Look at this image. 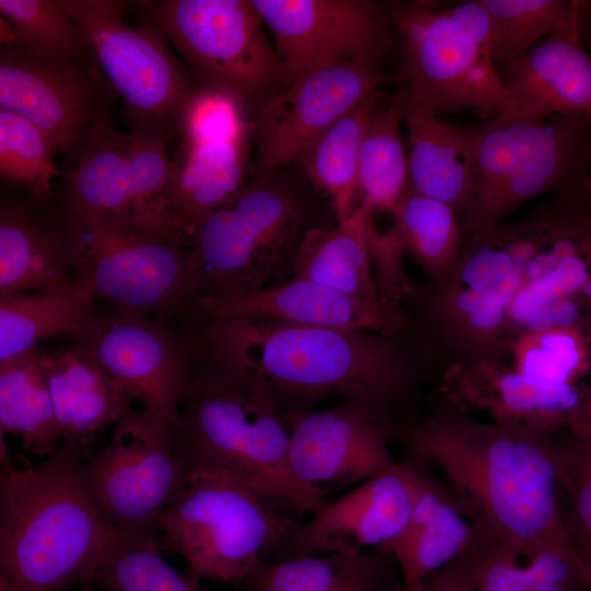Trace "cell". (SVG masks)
<instances>
[{
	"mask_svg": "<svg viewBox=\"0 0 591 591\" xmlns=\"http://www.w3.org/2000/svg\"><path fill=\"white\" fill-rule=\"evenodd\" d=\"M92 583L105 591H209L201 580L165 561L158 533L126 542L97 569Z\"/></svg>",
	"mask_w": 591,
	"mask_h": 591,
	"instance_id": "cell-41",
	"label": "cell"
},
{
	"mask_svg": "<svg viewBox=\"0 0 591 591\" xmlns=\"http://www.w3.org/2000/svg\"><path fill=\"white\" fill-rule=\"evenodd\" d=\"M297 513L228 473L196 468L157 530L161 549L181 555L192 577L242 586L257 566L274 560L300 523Z\"/></svg>",
	"mask_w": 591,
	"mask_h": 591,
	"instance_id": "cell-7",
	"label": "cell"
},
{
	"mask_svg": "<svg viewBox=\"0 0 591 591\" xmlns=\"http://www.w3.org/2000/svg\"><path fill=\"white\" fill-rule=\"evenodd\" d=\"M509 363L532 380L552 385H578L591 372V336L578 327H551L523 336Z\"/></svg>",
	"mask_w": 591,
	"mask_h": 591,
	"instance_id": "cell-40",
	"label": "cell"
},
{
	"mask_svg": "<svg viewBox=\"0 0 591 591\" xmlns=\"http://www.w3.org/2000/svg\"><path fill=\"white\" fill-rule=\"evenodd\" d=\"M392 223L405 253L422 270L425 281L439 278L462 246L463 229L453 208L409 186L392 216Z\"/></svg>",
	"mask_w": 591,
	"mask_h": 591,
	"instance_id": "cell-37",
	"label": "cell"
},
{
	"mask_svg": "<svg viewBox=\"0 0 591 591\" xmlns=\"http://www.w3.org/2000/svg\"><path fill=\"white\" fill-rule=\"evenodd\" d=\"M76 166L65 173L59 200L73 217L134 223L129 132L101 117L88 134ZM135 224V223H134Z\"/></svg>",
	"mask_w": 591,
	"mask_h": 591,
	"instance_id": "cell-28",
	"label": "cell"
},
{
	"mask_svg": "<svg viewBox=\"0 0 591 591\" xmlns=\"http://www.w3.org/2000/svg\"><path fill=\"white\" fill-rule=\"evenodd\" d=\"M43 364L63 440L90 445L132 409L134 399L78 341L43 350Z\"/></svg>",
	"mask_w": 591,
	"mask_h": 591,
	"instance_id": "cell-26",
	"label": "cell"
},
{
	"mask_svg": "<svg viewBox=\"0 0 591 591\" xmlns=\"http://www.w3.org/2000/svg\"><path fill=\"white\" fill-rule=\"evenodd\" d=\"M476 540L470 518L433 476L405 530L389 548L399 570L401 591H420L430 576L461 558Z\"/></svg>",
	"mask_w": 591,
	"mask_h": 591,
	"instance_id": "cell-27",
	"label": "cell"
},
{
	"mask_svg": "<svg viewBox=\"0 0 591 591\" xmlns=\"http://www.w3.org/2000/svg\"><path fill=\"white\" fill-rule=\"evenodd\" d=\"M70 217L76 277L86 280L111 311L146 317L193 316L190 250L185 239L119 219Z\"/></svg>",
	"mask_w": 591,
	"mask_h": 591,
	"instance_id": "cell-10",
	"label": "cell"
},
{
	"mask_svg": "<svg viewBox=\"0 0 591 591\" xmlns=\"http://www.w3.org/2000/svg\"><path fill=\"white\" fill-rule=\"evenodd\" d=\"M432 470L406 455L392 467L327 501L298 523L274 560L310 555L387 549L405 530Z\"/></svg>",
	"mask_w": 591,
	"mask_h": 591,
	"instance_id": "cell-16",
	"label": "cell"
},
{
	"mask_svg": "<svg viewBox=\"0 0 591 591\" xmlns=\"http://www.w3.org/2000/svg\"><path fill=\"white\" fill-rule=\"evenodd\" d=\"M289 84L321 69L362 62L381 67L397 48L389 2L372 0H252ZM288 84V85H289Z\"/></svg>",
	"mask_w": 591,
	"mask_h": 591,
	"instance_id": "cell-14",
	"label": "cell"
},
{
	"mask_svg": "<svg viewBox=\"0 0 591 591\" xmlns=\"http://www.w3.org/2000/svg\"><path fill=\"white\" fill-rule=\"evenodd\" d=\"M196 332L207 348L259 376L282 413L312 410L334 397L357 401L384 421L392 441L420 414L422 386L432 383L403 332L386 336L255 316H197Z\"/></svg>",
	"mask_w": 591,
	"mask_h": 591,
	"instance_id": "cell-2",
	"label": "cell"
},
{
	"mask_svg": "<svg viewBox=\"0 0 591 591\" xmlns=\"http://www.w3.org/2000/svg\"><path fill=\"white\" fill-rule=\"evenodd\" d=\"M76 242L59 200L50 212L3 202L0 210V296L43 291L76 280Z\"/></svg>",
	"mask_w": 591,
	"mask_h": 591,
	"instance_id": "cell-23",
	"label": "cell"
},
{
	"mask_svg": "<svg viewBox=\"0 0 591 591\" xmlns=\"http://www.w3.org/2000/svg\"><path fill=\"white\" fill-rule=\"evenodd\" d=\"M90 51L127 105L134 127H158L175 135L182 111L197 88L150 23L131 26L130 2L66 0Z\"/></svg>",
	"mask_w": 591,
	"mask_h": 591,
	"instance_id": "cell-12",
	"label": "cell"
},
{
	"mask_svg": "<svg viewBox=\"0 0 591 591\" xmlns=\"http://www.w3.org/2000/svg\"><path fill=\"white\" fill-rule=\"evenodd\" d=\"M90 445L65 439L40 464L1 461L0 591H65L136 535L113 525L89 498L81 467Z\"/></svg>",
	"mask_w": 591,
	"mask_h": 591,
	"instance_id": "cell-4",
	"label": "cell"
},
{
	"mask_svg": "<svg viewBox=\"0 0 591 591\" xmlns=\"http://www.w3.org/2000/svg\"><path fill=\"white\" fill-rule=\"evenodd\" d=\"M101 89L84 59L36 53L18 44L1 46L0 108L40 128L56 152L84 142L100 113Z\"/></svg>",
	"mask_w": 591,
	"mask_h": 591,
	"instance_id": "cell-20",
	"label": "cell"
},
{
	"mask_svg": "<svg viewBox=\"0 0 591 591\" xmlns=\"http://www.w3.org/2000/svg\"><path fill=\"white\" fill-rule=\"evenodd\" d=\"M0 14L31 50L68 59L91 53L66 0H0Z\"/></svg>",
	"mask_w": 591,
	"mask_h": 591,
	"instance_id": "cell-42",
	"label": "cell"
},
{
	"mask_svg": "<svg viewBox=\"0 0 591 591\" xmlns=\"http://www.w3.org/2000/svg\"><path fill=\"white\" fill-rule=\"evenodd\" d=\"M56 150L47 135L31 120L0 108V174L28 186L37 196L47 195L58 174Z\"/></svg>",
	"mask_w": 591,
	"mask_h": 591,
	"instance_id": "cell-43",
	"label": "cell"
},
{
	"mask_svg": "<svg viewBox=\"0 0 591 591\" xmlns=\"http://www.w3.org/2000/svg\"><path fill=\"white\" fill-rule=\"evenodd\" d=\"M556 437L538 438L430 406L395 441L406 455L439 472L472 521L476 542L547 547L577 557L559 512Z\"/></svg>",
	"mask_w": 591,
	"mask_h": 591,
	"instance_id": "cell-3",
	"label": "cell"
},
{
	"mask_svg": "<svg viewBox=\"0 0 591 591\" xmlns=\"http://www.w3.org/2000/svg\"><path fill=\"white\" fill-rule=\"evenodd\" d=\"M404 125L408 134V186L453 208L461 224L473 194V148L464 126L441 119L403 89Z\"/></svg>",
	"mask_w": 591,
	"mask_h": 591,
	"instance_id": "cell-24",
	"label": "cell"
},
{
	"mask_svg": "<svg viewBox=\"0 0 591 591\" xmlns=\"http://www.w3.org/2000/svg\"><path fill=\"white\" fill-rule=\"evenodd\" d=\"M496 24L493 61L507 62L533 48L544 36L566 28H583L591 1L482 0Z\"/></svg>",
	"mask_w": 591,
	"mask_h": 591,
	"instance_id": "cell-38",
	"label": "cell"
},
{
	"mask_svg": "<svg viewBox=\"0 0 591 591\" xmlns=\"http://www.w3.org/2000/svg\"><path fill=\"white\" fill-rule=\"evenodd\" d=\"M80 474L89 498L113 525L149 535L158 533L160 517L182 494L189 472L173 448L171 429L144 408H132Z\"/></svg>",
	"mask_w": 591,
	"mask_h": 591,
	"instance_id": "cell-13",
	"label": "cell"
},
{
	"mask_svg": "<svg viewBox=\"0 0 591 591\" xmlns=\"http://www.w3.org/2000/svg\"><path fill=\"white\" fill-rule=\"evenodd\" d=\"M367 206H359L343 222L324 223L309 231L292 276L303 277L366 304L402 311L382 296L374 277Z\"/></svg>",
	"mask_w": 591,
	"mask_h": 591,
	"instance_id": "cell-29",
	"label": "cell"
},
{
	"mask_svg": "<svg viewBox=\"0 0 591 591\" xmlns=\"http://www.w3.org/2000/svg\"><path fill=\"white\" fill-rule=\"evenodd\" d=\"M197 340L172 430L177 456L188 472L218 470L302 513L316 512L327 499L293 473L289 431L273 392L253 371Z\"/></svg>",
	"mask_w": 591,
	"mask_h": 591,
	"instance_id": "cell-5",
	"label": "cell"
},
{
	"mask_svg": "<svg viewBox=\"0 0 591 591\" xmlns=\"http://www.w3.org/2000/svg\"><path fill=\"white\" fill-rule=\"evenodd\" d=\"M0 430L39 456L49 457L59 448L62 436L37 346L0 361Z\"/></svg>",
	"mask_w": 591,
	"mask_h": 591,
	"instance_id": "cell-34",
	"label": "cell"
},
{
	"mask_svg": "<svg viewBox=\"0 0 591 591\" xmlns=\"http://www.w3.org/2000/svg\"><path fill=\"white\" fill-rule=\"evenodd\" d=\"M582 28H566L498 71L509 94L499 114L591 118V55ZM498 115V114H497Z\"/></svg>",
	"mask_w": 591,
	"mask_h": 591,
	"instance_id": "cell-22",
	"label": "cell"
},
{
	"mask_svg": "<svg viewBox=\"0 0 591 591\" xmlns=\"http://www.w3.org/2000/svg\"><path fill=\"white\" fill-rule=\"evenodd\" d=\"M477 591H586L579 559L547 547L479 543L459 558Z\"/></svg>",
	"mask_w": 591,
	"mask_h": 591,
	"instance_id": "cell-32",
	"label": "cell"
},
{
	"mask_svg": "<svg viewBox=\"0 0 591 591\" xmlns=\"http://www.w3.org/2000/svg\"><path fill=\"white\" fill-rule=\"evenodd\" d=\"M422 588L426 591H477L460 559L430 576Z\"/></svg>",
	"mask_w": 591,
	"mask_h": 591,
	"instance_id": "cell-45",
	"label": "cell"
},
{
	"mask_svg": "<svg viewBox=\"0 0 591 591\" xmlns=\"http://www.w3.org/2000/svg\"><path fill=\"white\" fill-rule=\"evenodd\" d=\"M387 549L310 555L257 566L244 591H401L391 576Z\"/></svg>",
	"mask_w": 591,
	"mask_h": 591,
	"instance_id": "cell-31",
	"label": "cell"
},
{
	"mask_svg": "<svg viewBox=\"0 0 591 591\" xmlns=\"http://www.w3.org/2000/svg\"><path fill=\"white\" fill-rule=\"evenodd\" d=\"M374 91L340 117L298 158L314 190L329 207L336 222L358 208L357 178L362 141L380 100Z\"/></svg>",
	"mask_w": 591,
	"mask_h": 591,
	"instance_id": "cell-33",
	"label": "cell"
},
{
	"mask_svg": "<svg viewBox=\"0 0 591 591\" xmlns=\"http://www.w3.org/2000/svg\"><path fill=\"white\" fill-rule=\"evenodd\" d=\"M448 14L474 39L491 59L496 24L482 0L461 1L445 8Z\"/></svg>",
	"mask_w": 591,
	"mask_h": 591,
	"instance_id": "cell-44",
	"label": "cell"
},
{
	"mask_svg": "<svg viewBox=\"0 0 591 591\" xmlns=\"http://www.w3.org/2000/svg\"><path fill=\"white\" fill-rule=\"evenodd\" d=\"M591 404V385H552L522 375L509 362L448 369L434 383L430 406L487 414L489 421L538 438L570 430Z\"/></svg>",
	"mask_w": 591,
	"mask_h": 591,
	"instance_id": "cell-17",
	"label": "cell"
},
{
	"mask_svg": "<svg viewBox=\"0 0 591 591\" xmlns=\"http://www.w3.org/2000/svg\"><path fill=\"white\" fill-rule=\"evenodd\" d=\"M390 77L381 67L345 62L290 83L253 113L255 175L279 172Z\"/></svg>",
	"mask_w": 591,
	"mask_h": 591,
	"instance_id": "cell-18",
	"label": "cell"
},
{
	"mask_svg": "<svg viewBox=\"0 0 591 591\" xmlns=\"http://www.w3.org/2000/svg\"><path fill=\"white\" fill-rule=\"evenodd\" d=\"M559 512L566 536L591 591V406L578 424L555 438Z\"/></svg>",
	"mask_w": 591,
	"mask_h": 591,
	"instance_id": "cell-36",
	"label": "cell"
},
{
	"mask_svg": "<svg viewBox=\"0 0 591 591\" xmlns=\"http://www.w3.org/2000/svg\"><path fill=\"white\" fill-rule=\"evenodd\" d=\"M464 128L474 182L463 241L535 196L579 190L591 173V118L498 114Z\"/></svg>",
	"mask_w": 591,
	"mask_h": 591,
	"instance_id": "cell-8",
	"label": "cell"
},
{
	"mask_svg": "<svg viewBox=\"0 0 591 591\" xmlns=\"http://www.w3.org/2000/svg\"><path fill=\"white\" fill-rule=\"evenodd\" d=\"M86 280L63 287L0 296V361L16 357L46 338L69 335L81 341L92 336L102 313Z\"/></svg>",
	"mask_w": 591,
	"mask_h": 591,
	"instance_id": "cell-30",
	"label": "cell"
},
{
	"mask_svg": "<svg viewBox=\"0 0 591 591\" xmlns=\"http://www.w3.org/2000/svg\"><path fill=\"white\" fill-rule=\"evenodd\" d=\"M407 96L437 115L475 109L493 117L509 102L493 59L447 12L421 2L389 1Z\"/></svg>",
	"mask_w": 591,
	"mask_h": 591,
	"instance_id": "cell-11",
	"label": "cell"
},
{
	"mask_svg": "<svg viewBox=\"0 0 591 591\" xmlns=\"http://www.w3.org/2000/svg\"><path fill=\"white\" fill-rule=\"evenodd\" d=\"M581 35L586 46H591V14L589 15L583 25Z\"/></svg>",
	"mask_w": 591,
	"mask_h": 591,
	"instance_id": "cell-46",
	"label": "cell"
},
{
	"mask_svg": "<svg viewBox=\"0 0 591 591\" xmlns=\"http://www.w3.org/2000/svg\"><path fill=\"white\" fill-rule=\"evenodd\" d=\"M289 461L296 476L326 499L392 467L391 432L367 405L351 399L324 410H287Z\"/></svg>",
	"mask_w": 591,
	"mask_h": 591,
	"instance_id": "cell-19",
	"label": "cell"
},
{
	"mask_svg": "<svg viewBox=\"0 0 591 591\" xmlns=\"http://www.w3.org/2000/svg\"><path fill=\"white\" fill-rule=\"evenodd\" d=\"M128 132L134 223L160 235L184 239L171 219L166 204L172 173L166 147L175 134L158 127H132Z\"/></svg>",
	"mask_w": 591,
	"mask_h": 591,
	"instance_id": "cell-39",
	"label": "cell"
},
{
	"mask_svg": "<svg viewBox=\"0 0 591 591\" xmlns=\"http://www.w3.org/2000/svg\"><path fill=\"white\" fill-rule=\"evenodd\" d=\"M579 190L591 201V173L583 181Z\"/></svg>",
	"mask_w": 591,
	"mask_h": 591,
	"instance_id": "cell-47",
	"label": "cell"
},
{
	"mask_svg": "<svg viewBox=\"0 0 591 591\" xmlns=\"http://www.w3.org/2000/svg\"><path fill=\"white\" fill-rule=\"evenodd\" d=\"M78 343L134 401L173 430L198 350L195 318L109 310L95 333Z\"/></svg>",
	"mask_w": 591,
	"mask_h": 591,
	"instance_id": "cell-15",
	"label": "cell"
},
{
	"mask_svg": "<svg viewBox=\"0 0 591 591\" xmlns=\"http://www.w3.org/2000/svg\"><path fill=\"white\" fill-rule=\"evenodd\" d=\"M324 223L294 182L280 172L255 175L189 239L193 305L291 277L306 234Z\"/></svg>",
	"mask_w": 591,
	"mask_h": 591,
	"instance_id": "cell-6",
	"label": "cell"
},
{
	"mask_svg": "<svg viewBox=\"0 0 591 591\" xmlns=\"http://www.w3.org/2000/svg\"><path fill=\"white\" fill-rule=\"evenodd\" d=\"M200 318L255 316L283 323L364 331L386 336L401 334L404 310L376 308L303 277L291 276L257 290L196 301Z\"/></svg>",
	"mask_w": 591,
	"mask_h": 591,
	"instance_id": "cell-21",
	"label": "cell"
},
{
	"mask_svg": "<svg viewBox=\"0 0 591 591\" xmlns=\"http://www.w3.org/2000/svg\"><path fill=\"white\" fill-rule=\"evenodd\" d=\"M404 111L401 91L382 111H375L368 125L359 158L357 178L358 207L373 213L393 216L408 188V155L402 124Z\"/></svg>",
	"mask_w": 591,
	"mask_h": 591,
	"instance_id": "cell-35",
	"label": "cell"
},
{
	"mask_svg": "<svg viewBox=\"0 0 591 591\" xmlns=\"http://www.w3.org/2000/svg\"><path fill=\"white\" fill-rule=\"evenodd\" d=\"M253 132L229 140H181L169 183L171 219L187 240L247 182Z\"/></svg>",
	"mask_w": 591,
	"mask_h": 591,
	"instance_id": "cell-25",
	"label": "cell"
},
{
	"mask_svg": "<svg viewBox=\"0 0 591 591\" xmlns=\"http://www.w3.org/2000/svg\"><path fill=\"white\" fill-rule=\"evenodd\" d=\"M403 309L433 383L457 364L508 362L533 332L591 336V201L580 190L555 195L478 232L439 278L413 283Z\"/></svg>",
	"mask_w": 591,
	"mask_h": 591,
	"instance_id": "cell-1",
	"label": "cell"
},
{
	"mask_svg": "<svg viewBox=\"0 0 591 591\" xmlns=\"http://www.w3.org/2000/svg\"><path fill=\"white\" fill-rule=\"evenodd\" d=\"M149 22L183 56L198 84L239 99L254 113L288 78L252 0L141 2Z\"/></svg>",
	"mask_w": 591,
	"mask_h": 591,
	"instance_id": "cell-9",
	"label": "cell"
},
{
	"mask_svg": "<svg viewBox=\"0 0 591 591\" xmlns=\"http://www.w3.org/2000/svg\"><path fill=\"white\" fill-rule=\"evenodd\" d=\"M78 591H95V590L92 587H90L88 583L81 587Z\"/></svg>",
	"mask_w": 591,
	"mask_h": 591,
	"instance_id": "cell-48",
	"label": "cell"
}]
</instances>
